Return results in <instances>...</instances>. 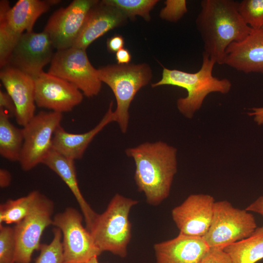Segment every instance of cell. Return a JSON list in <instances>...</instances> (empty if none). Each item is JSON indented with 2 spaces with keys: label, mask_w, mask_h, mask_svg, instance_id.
<instances>
[{
  "label": "cell",
  "mask_w": 263,
  "mask_h": 263,
  "mask_svg": "<svg viewBox=\"0 0 263 263\" xmlns=\"http://www.w3.org/2000/svg\"><path fill=\"white\" fill-rule=\"evenodd\" d=\"M99 78L108 85L115 96L116 108L114 121L123 133L127 132L129 110L138 91L147 85L152 77V71L146 63L109 64L97 69Z\"/></svg>",
  "instance_id": "5"
},
{
  "label": "cell",
  "mask_w": 263,
  "mask_h": 263,
  "mask_svg": "<svg viewBox=\"0 0 263 263\" xmlns=\"http://www.w3.org/2000/svg\"><path fill=\"white\" fill-rule=\"evenodd\" d=\"M57 0H19L12 7L9 2H0V21L3 22L16 36L20 37L24 31H33L38 19L47 12Z\"/></svg>",
  "instance_id": "17"
},
{
  "label": "cell",
  "mask_w": 263,
  "mask_h": 263,
  "mask_svg": "<svg viewBox=\"0 0 263 263\" xmlns=\"http://www.w3.org/2000/svg\"><path fill=\"white\" fill-rule=\"evenodd\" d=\"M234 263H256L263 259V225L248 238L223 249Z\"/></svg>",
  "instance_id": "23"
},
{
  "label": "cell",
  "mask_w": 263,
  "mask_h": 263,
  "mask_svg": "<svg viewBox=\"0 0 263 263\" xmlns=\"http://www.w3.org/2000/svg\"><path fill=\"white\" fill-rule=\"evenodd\" d=\"M54 47L44 31L24 33L12 53L8 65L34 78L42 73L43 67L51 62Z\"/></svg>",
  "instance_id": "12"
},
{
  "label": "cell",
  "mask_w": 263,
  "mask_h": 263,
  "mask_svg": "<svg viewBox=\"0 0 263 263\" xmlns=\"http://www.w3.org/2000/svg\"><path fill=\"white\" fill-rule=\"evenodd\" d=\"M105 3L121 10L128 18L134 19L136 16L146 21L150 20V11L158 2L157 0H103Z\"/></svg>",
  "instance_id": "25"
},
{
  "label": "cell",
  "mask_w": 263,
  "mask_h": 263,
  "mask_svg": "<svg viewBox=\"0 0 263 263\" xmlns=\"http://www.w3.org/2000/svg\"><path fill=\"white\" fill-rule=\"evenodd\" d=\"M54 237L49 244H41L40 253L34 263H62V235L56 227L53 230Z\"/></svg>",
  "instance_id": "27"
},
{
  "label": "cell",
  "mask_w": 263,
  "mask_h": 263,
  "mask_svg": "<svg viewBox=\"0 0 263 263\" xmlns=\"http://www.w3.org/2000/svg\"><path fill=\"white\" fill-rule=\"evenodd\" d=\"M245 209L249 212L257 213L263 217V196L258 198L247 206Z\"/></svg>",
  "instance_id": "33"
},
{
  "label": "cell",
  "mask_w": 263,
  "mask_h": 263,
  "mask_svg": "<svg viewBox=\"0 0 263 263\" xmlns=\"http://www.w3.org/2000/svg\"><path fill=\"white\" fill-rule=\"evenodd\" d=\"M128 19L116 7L98 0L89 11L73 46L86 50L109 31L125 24Z\"/></svg>",
  "instance_id": "16"
},
{
  "label": "cell",
  "mask_w": 263,
  "mask_h": 263,
  "mask_svg": "<svg viewBox=\"0 0 263 263\" xmlns=\"http://www.w3.org/2000/svg\"><path fill=\"white\" fill-rule=\"evenodd\" d=\"M81 214L72 207L53 218L52 225L59 228L62 235V263H87L102 253L90 231L83 226Z\"/></svg>",
  "instance_id": "9"
},
{
  "label": "cell",
  "mask_w": 263,
  "mask_h": 263,
  "mask_svg": "<svg viewBox=\"0 0 263 263\" xmlns=\"http://www.w3.org/2000/svg\"><path fill=\"white\" fill-rule=\"evenodd\" d=\"M225 64L245 74H263V29L251 30L243 41L232 43Z\"/></svg>",
  "instance_id": "19"
},
{
  "label": "cell",
  "mask_w": 263,
  "mask_h": 263,
  "mask_svg": "<svg viewBox=\"0 0 263 263\" xmlns=\"http://www.w3.org/2000/svg\"><path fill=\"white\" fill-rule=\"evenodd\" d=\"M0 78L14 103L16 121L23 127L35 116L36 104L34 78L10 66L2 68Z\"/></svg>",
  "instance_id": "15"
},
{
  "label": "cell",
  "mask_w": 263,
  "mask_h": 263,
  "mask_svg": "<svg viewBox=\"0 0 263 263\" xmlns=\"http://www.w3.org/2000/svg\"><path fill=\"white\" fill-rule=\"evenodd\" d=\"M11 181V175L6 169H0V187L4 188L9 186Z\"/></svg>",
  "instance_id": "35"
},
{
  "label": "cell",
  "mask_w": 263,
  "mask_h": 263,
  "mask_svg": "<svg viewBox=\"0 0 263 263\" xmlns=\"http://www.w3.org/2000/svg\"><path fill=\"white\" fill-rule=\"evenodd\" d=\"M257 227L254 215L226 200L215 202L210 227L203 237L209 248L223 249L249 237Z\"/></svg>",
  "instance_id": "6"
},
{
  "label": "cell",
  "mask_w": 263,
  "mask_h": 263,
  "mask_svg": "<svg viewBox=\"0 0 263 263\" xmlns=\"http://www.w3.org/2000/svg\"><path fill=\"white\" fill-rule=\"evenodd\" d=\"M10 116L0 108V154L10 161H19L23 142L22 129L15 126Z\"/></svg>",
  "instance_id": "22"
},
{
  "label": "cell",
  "mask_w": 263,
  "mask_h": 263,
  "mask_svg": "<svg viewBox=\"0 0 263 263\" xmlns=\"http://www.w3.org/2000/svg\"><path fill=\"white\" fill-rule=\"evenodd\" d=\"M37 190L15 200L9 199L0 206V224H17L30 211Z\"/></svg>",
  "instance_id": "24"
},
{
  "label": "cell",
  "mask_w": 263,
  "mask_h": 263,
  "mask_svg": "<svg viewBox=\"0 0 263 263\" xmlns=\"http://www.w3.org/2000/svg\"><path fill=\"white\" fill-rule=\"evenodd\" d=\"M62 119L61 113L41 112L23 127V142L19 162L23 170L42 163L52 149L53 135Z\"/></svg>",
  "instance_id": "10"
},
{
  "label": "cell",
  "mask_w": 263,
  "mask_h": 263,
  "mask_svg": "<svg viewBox=\"0 0 263 263\" xmlns=\"http://www.w3.org/2000/svg\"><path fill=\"white\" fill-rule=\"evenodd\" d=\"M98 0H75L56 11L49 18L44 32L57 50L73 47L90 9Z\"/></svg>",
  "instance_id": "11"
},
{
  "label": "cell",
  "mask_w": 263,
  "mask_h": 263,
  "mask_svg": "<svg viewBox=\"0 0 263 263\" xmlns=\"http://www.w3.org/2000/svg\"><path fill=\"white\" fill-rule=\"evenodd\" d=\"M262 29H263V27Z\"/></svg>",
  "instance_id": "38"
},
{
  "label": "cell",
  "mask_w": 263,
  "mask_h": 263,
  "mask_svg": "<svg viewBox=\"0 0 263 263\" xmlns=\"http://www.w3.org/2000/svg\"><path fill=\"white\" fill-rule=\"evenodd\" d=\"M215 64V61L203 52L202 63L199 71L191 73L164 68L161 79L152 84L151 87L171 85L185 89L188 95L178 99L177 107L183 115L191 118L209 94L218 92L225 94L231 89L232 85L228 79H219L213 75Z\"/></svg>",
  "instance_id": "3"
},
{
  "label": "cell",
  "mask_w": 263,
  "mask_h": 263,
  "mask_svg": "<svg viewBox=\"0 0 263 263\" xmlns=\"http://www.w3.org/2000/svg\"><path fill=\"white\" fill-rule=\"evenodd\" d=\"M53 202L37 193L28 214L13 227L15 239L14 263H30L33 253L39 250L44 229L52 225Z\"/></svg>",
  "instance_id": "7"
},
{
  "label": "cell",
  "mask_w": 263,
  "mask_h": 263,
  "mask_svg": "<svg viewBox=\"0 0 263 263\" xmlns=\"http://www.w3.org/2000/svg\"><path fill=\"white\" fill-rule=\"evenodd\" d=\"M113 102L98 124L83 133L66 132L60 125L55 131L52 139V149L74 160L80 159L94 138L108 124L115 120Z\"/></svg>",
  "instance_id": "20"
},
{
  "label": "cell",
  "mask_w": 263,
  "mask_h": 263,
  "mask_svg": "<svg viewBox=\"0 0 263 263\" xmlns=\"http://www.w3.org/2000/svg\"><path fill=\"white\" fill-rule=\"evenodd\" d=\"M135 165L134 180L147 202L156 206L169 195L177 172L176 149L162 141L145 142L125 150Z\"/></svg>",
  "instance_id": "2"
},
{
  "label": "cell",
  "mask_w": 263,
  "mask_h": 263,
  "mask_svg": "<svg viewBox=\"0 0 263 263\" xmlns=\"http://www.w3.org/2000/svg\"><path fill=\"white\" fill-rule=\"evenodd\" d=\"M199 263H234L224 249L209 248Z\"/></svg>",
  "instance_id": "30"
},
{
  "label": "cell",
  "mask_w": 263,
  "mask_h": 263,
  "mask_svg": "<svg viewBox=\"0 0 263 263\" xmlns=\"http://www.w3.org/2000/svg\"></svg>",
  "instance_id": "39"
},
{
  "label": "cell",
  "mask_w": 263,
  "mask_h": 263,
  "mask_svg": "<svg viewBox=\"0 0 263 263\" xmlns=\"http://www.w3.org/2000/svg\"><path fill=\"white\" fill-rule=\"evenodd\" d=\"M195 23L204 52L216 63L225 64L226 51L233 42L244 40L252 29L244 21L233 0H203Z\"/></svg>",
  "instance_id": "1"
},
{
  "label": "cell",
  "mask_w": 263,
  "mask_h": 263,
  "mask_svg": "<svg viewBox=\"0 0 263 263\" xmlns=\"http://www.w3.org/2000/svg\"><path fill=\"white\" fill-rule=\"evenodd\" d=\"M252 112L248 113L249 116H254V121L258 124H263V107L252 108Z\"/></svg>",
  "instance_id": "36"
},
{
  "label": "cell",
  "mask_w": 263,
  "mask_h": 263,
  "mask_svg": "<svg viewBox=\"0 0 263 263\" xmlns=\"http://www.w3.org/2000/svg\"><path fill=\"white\" fill-rule=\"evenodd\" d=\"M124 43V38L121 35H115L108 39L107 49L111 53H116L123 48Z\"/></svg>",
  "instance_id": "32"
},
{
  "label": "cell",
  "mask_w": 263,
  "mask_h": 263,
  "mask_svg": "<svg viewBox=\"0 0 263 263\" xmlns=\"http://www.w3.org/2000/svg\"><path fill=\"white\" fill-rule=\"evenodd\" d=\"M116 59L118 64H127L131 61L132 56L128 49L123 48L116 53Z\"/></svg>",
  "instance_id": "34"
},
{
  "label": "cell",
  "mask_w": 263,
  "mask_h": 263,
  "mask_svg": "<svg viewBox=\"0 0 263 263\" xmlns=\"http://www.w3.org/2000/svg\"><path fill=\"white\" fill-rule=\"evenodd\" d=\"M35 102L38 107L62 113L72 111L82 101L83 94L70 82L43 72L34 78Z\"/></svg>",
  "instance_id": "13"
},
{
  "label": "cell",
  "mask_w": 263,
  "mask_h": 263,
  "mask_svg": "<svg viewBox=\"0 0 263 263\" xmlns=\"http://www.w3.org/2000/svg\"><path fill=\"white\" fill-rule=\"evenodd\" d=\"M0 108L6 111L11 116L16 114L14 103L7 92L0 91Z\"/></svg>",
  "instance_id": "31"
},
{
  "label": "cell",
  "mask_w": 263,
  "mask_h": 263,
  "mask_svg": "<svg viewBox=\"0 0 263 263\" xmlns=\"http://www.w3.org/2000/svg\"><path fill=\"white\" fill-rule=\"evenodd\" d=\"M165 4L160 16L162 19L170 22H177L188 11L185 0H167Z\"/></svg>",
  "instance_id": "29"
},
{
  "label": "cell",
  "mask_w": 263,
  "mask_h": 263,
  "mask_svg": "<svg viewBox=\"0 0 263 263\" xmlns=\"http://www.w3.org/2000/svg\"><path fill=\"white\" fill-rule=\"evenodd\" d=\"M15 245L14 228L0 224V263H14Z\"/></svg>",
  "instance_id": "28"
},
{
  "label": "cell",
  "mask_w": 263,
  "mask_h": 263,
  "mask_svg": "<svg viewBox=\"0 0 263 263\" xmlns=\"http://www.w3.org/2000/svg\"><path fill=\"white\" fill-rule=\"evenodd\" d=\"M137 203L136 200L116 194L105 210L97 214L89 231L102 252L108 251L121 258L127 256L132 237L129 214Z\"/></svg>",
  "instance_id": "4"
},
{
  "label": "cell",
  "mask_w": 263,
  "mask_h": 263,
  "mask_svg": "<svg viewBox=\"0 0 263 263\" xmlns=\"http://www.w3.org/2000/svg\"><path fill=\"white\" fill-rule=\"evenodd\" d=\"M50 64L48 73L70 82L85 96L91 97L100 92L102 82L86 50L73 46L57 50Z\"/></svg>",
  "instance_id": "8"
},
{
  "label": "cell",
  "mask_w": 263,
  "mask_h": 263,
  "mask_svg": "<svg viewBox=\"0 0 263 263\" xmlns=\"http://www.w3.org/2000/svg\"><path fill=\"white\" fill-rule=\"evenodd\" d=\"M209 248L203 237L180 233L153 245L156 263H199Z\"/></svg>",
  "instance_id": "18"
},
{
  "label": "cell",
  "mask_w": 263,
  "mask_h": 263,
  "mask_svg": "<svg viewBox=\"0 0 263 263\" xmlns=\"http://www.w3.org/2000/svg\"><path fill=\"white\" fill-rule=\"evenodd\" d=\"M238 9L244 22L251 29L263 27V0H243L238 2Z\"/></svg>",
  "instance_id": "26"
},
{
  "label": "cell",
  "mask_w": 263,
  "mask_h": 263,
  "mask_svg": "<svg viewBox=\"0 0 263 263\" xmlns=\"http://www.w3.org/2000/svg\"><path fill=\"white\" fill-rule=\"evenodd\" d=\"M87 263H100L98 262V260L97 259V257H94L91 259L89 262Z\"/></svg>",
  "instance_id": "37"
},
{
  "label": "cell",
  "mask_w": 263,
  "mask_h": 263,
  "mask_svg": "<svg viewBox=\"0 0 263 263\" xmlns=\"http://www.w3.org/2000/svg\"><path fill=\"white\" fill-rule=\"evenodd\" d=\"M42 163L57 174L70 188L84 216L86 228L89 231L98 214L91 208L80 191L76 178L75 160L52 149Z\"/></svg>",
  "instance_id": "21"
},
{
  "label": "cell",
  "mask_w": 263,
  "mask_h": 263,
  "mask_svg": "<svg viewBox=\"0 0 263 263\" xmlns=\"http://www.w3.org/2000/svg\"><path fill=\"white\" fill-rule=\"evenodd\" d=\"M215 202L210 195L192 194L174 207L171 216L179 233L203 237L210 227Z\"/></svg>",
  "instance_id": "14"
}]
</instances>
